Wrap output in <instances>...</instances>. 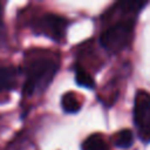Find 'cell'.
Listing matches in <instances>:
<instances>
[{"label":"cell","instance_id":"cell-1","mask_svg":"<svg viewBox=\"0 0 150 150\" xmlns=\"http://www.w3.org/2000/svg\"><path fill=\"white\" fill-rule=\"evenodd\" d=\"M146 5V1H121L110 8L112 13L120 15V20L105 28L100 35V43L107 52L116 54L130 45L137 16Z\"/></svg>","mask_w":150,"mask_h":150},{"label":"cell","instance_id":"cell-2","mask_svg":"<svg viewBox=\"0 0 150 150\" xmlns=\"http://www.w3.org/2000/svg\"><path fill=\"white\" fill-rule=\"evenodd\" d=\"M57 69L59 63L53 57L36 56L29 60L25 66L22 95L30 97L36 93H42L54 79Z\"/></svg>","mask_w":150,"mask_h":150},{"label":"cell","instance_id":"cell-3","mask_svg":"<svg viewBox=\"0 0 150 150\" xmlns=\"http://www.w3.org/2000/svg\"><path fill=\"white\" fill-rule=\"evenodd\" d=\"M132 120L138 138L143 143H150V93L145 90L136 91Z\"/></svg>","mask_w":150,"mask_h":150},{"label":"cell","instance_id":"cell-4","mask_svg":"<svg viewBox=\"0 0 150 150\" xmlns=\"http://www.w3.org/2000/svg\"><path fill=\"white\" fill-rule=\"evenodd\" d=\"M67 26V19L54 13L42 14L30 22V28L36 35H43L55 42L63 40Z\"/></svg>","mask_w":150,"mask_h":150},{"label":"cell","instance_id":"cell-5","mask_svg":"<svg viewBox=\"0 0 150 150\" xmlns=\"http://www.w3.org/2000/svg\"><path fill=\"white\" fill-rule=\"evenodd\" d=\"M16 74L18 70L15 68L8 66H0V93L15 88Z\"/></svg>","mask_w":150,"mask_h":150},{"label":"cell","instance_id":"cell-6","mask_svg":"<svg viewBox=\"0 0 150 150\" xmlns=\"http://www.w3.org/2000/svg\"><path fill=\"white\" fill-rule=\"evenodd\" d=\"M61 107L67 114H76L81 109V102L74 91H68L61 97Z\"/></svg>","mask_w":150,"mask_h":150},{"label":"cell","instance_id":"cell-7","mask_svg":"<svg viewBox=\"0 0 150 150\" xmlns=\"http://www.w3.org/2000/svg\"><path fill=\"white\" fill-rule=\"evenodd\" d=\"M81 150H108V144L101 134H93L82 142Z\"/></svg>","mask_w":150,"mask_h":150},{"label":"cell","instance_id":"cell-8","mask_svg":"<svg viewBox=\"0 0 150 150\" xmlns=\"http://www.w3.org/2000/svg\"><path fill=\"white\" fill-rule=\"evenodd\" d=\"M75 81L77 86L87 88V89H93L95 88V81L91 77V75L79 63L75 64Z\"/></svg>","mask_w":150,"mask_h":150},{"label":"cell","instance_id":"cell-9","mask_svg":"<svg viewBox=\"0 0 150 150\" xmlns=\"http://www.w3.org/2000/svg\"><path fill=\"white\" fill-rule=\"evenodd\" d=\"M112 142L114 145L118 149H129L134 144V134L130 129L120 130L115 135Z\"/></svg>","mask_w":150,"mask_h":150},{"label":"cell","instance_id":"cell-10","mask_svg":"<svg viewBox=\"0 0 150 150\" xmlns=\"http://www.w3.org/2000/svg\"><path fill=\"white\" fill-rule=\"evenodd\" d=\"M2 5L0 4V39L4 38V33H5V26H4V20H2Z\"/></svg>","mask_w":150,"mask_h":150}]
</instances>
